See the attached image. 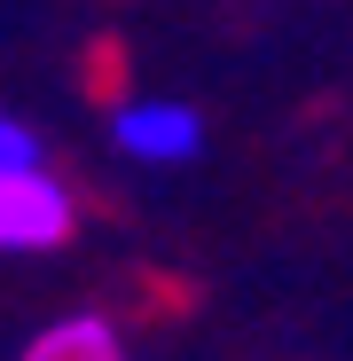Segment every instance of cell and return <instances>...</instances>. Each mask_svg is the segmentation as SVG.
<instances>
[{
  "label": "cell",
  "mask_w": 353,
  "mask_h": 361,
  "mask_svg": "<svg viewBox=\"0 0 353 361\" xmlns=\"http://www.w3.org/2000/svg\"><path fill=\"white\" fill-rule=\"evenodd\" d=\"M0 165H47L39 134L24 126V118H8V110H0Z\"/></svg>",
  "instance_id": "277c9868"
},
{
  "label": "cell",
  "mask_w": 353,
  "mask_h": 361,
  "mask_svg": "<svg viewBox=\"0 0 353 361\" xmlns=\"http://www.w3.org/2000/svg\"><path fill=\"white\" fill-rule=\"evenodd\" d=\"M110 142L126 157H142V165H189L204 149V118L189 102H173V94H134V102L110 110Z\"/></svg>",
  "instance_id": "7a4b0ae2"
},
{
  "label": "cell",
  "mask_w": 353,
  "mask_h": 361,
  "mask_svg": "<svg viewBox=\"0 0 353 361\" xmlns=\"http://www.w3.org/2000/svg\"><path fill=\"white\" fill-rule=\"evenodd\" d=\"M16 361H134V353H126V330H118L110 314H63V322H47Z\"/></svg>",
  "instance_id": "3957f363"
},
{
  "label": "cell",
  "mask_w": 353,
  "mask_h": 361,
  "mask_svg": "<svg viewBox=\"0 0 353 361\" xmlns=\"http://www.w3.org/2000/svg\"><path fill=\"white\" fill-rule=\"evenodd\" d=\"M79 228V197L47 165H0V252H55Z\"/></svg>",
  "instance_id": "6da1fadb"
}]
</instances>
